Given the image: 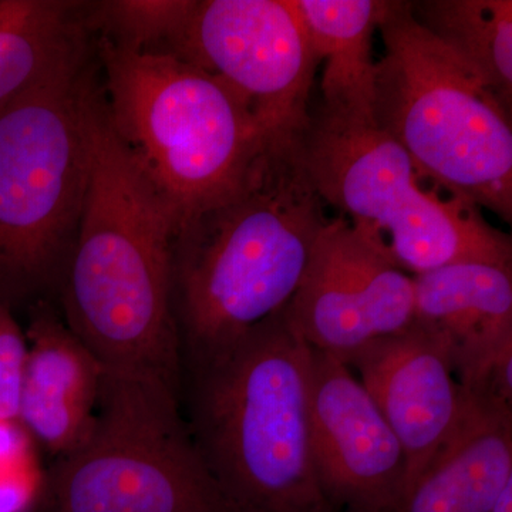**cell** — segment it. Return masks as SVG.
<instances>
[{
	"label": "cell",
	"mask_w": 512,
	"mask_h": 512,
	"mask_svg": "<svg viewBox=\"0 0 512 512\" xmlns=\"http://www.w3.org/2000/svg\"><path fill=\"white\" fill-rule=\"evenodd\" d=\"M86 117L89 175L59 284L62 318L104 369L183 394L173 215L114 136L96 84Z\"/></svg>",
	"instance_id": "1"
},
{
	"label": "cell",
	"mask_w": 512,
	"mask_h": 512,
	"mask_svg": "<svg viewBox=\"0 0 512 512\" xmlns=\"http://www.w3.org/2000/svg\"><path fill=\"white\" fill-rule=\"evenodd\" d=\"M302 134L268 141L241 184L175 231L174 312L183 376L292 301L326 204Z\"/></svg>",
	"instance_id": "2"
},
{
	"label": "cell",
	"mask_w": 512,
	"mask_h": 512,
	"mask_svg": "<svg viewBox=\"0 0 512 512\" xmlns=\"http://www.w3.org/2000/svg\"><path fill=\"white\" fill-rule=\"evenodd\" d=\"M308 360L284 308L184 373L192 440L238 512H335L313 463Z\"/></svg>",
	"instance_id": "3"
},
{
	"label": "cell",
	"mask_w": 512,
	"mask_h": 512,
	"mask_svg": "<svg viewBox=\"0 0 512 512\" xmlns=\"http://www.w3.org/2000/svg\"><path fill=\"white\" fill-rule=\"evenodd\" d=\"M97 55L111 130L177 228L231 194L271 140L227 84L187 60L104 39Z\"/></svg>",
	"instance_id": "4"
},
{
	"label": "cell",
	"mask_w": 512,
	"mask_h": 512,
	"mask_svg": "<svg viewBox=\"0 0 512 512\" xmlns=\"http://www.w3.org/2000/svg\"><path fill=\"white\" fill-rule=\"evenodd\" d=\"M377 30L376 126L429 183L510 224L511 110L417 22L410 2L386 0Z\"/></svg>",
	"instance_id": "5"
},
{
	"label": "cell",
	"mask_w": 512,
	"mask_h": 512,
	"mask_svg": "<svg viewBox=\"0 0 512 512\" xmlns=\"http://www.w3.org/2000/svg\"><path fill=\"white\" fill-rule=\"evenodd\" d=\"M86 45L0 110V302L15 311L59 288L87 175Z\"/></svg>",
	"instance_id": "6"
},
{
	"label": "cell",
	"mask_w": 512,
	"mask_h": 512,
	"mask_svg": "<svg viewBox=\"0 0 512 512\" xmlns=\"http://www.w3.org/2000/svg\"><path fill=\"white\" fill-rule=\"evenodd\" d=\"M301 144L326 207L406 274L464 262L512 266L510 235L476 205L429 183L372 117L319 107Z\"/></svg>",
	"instance_id": "7"
},
{
	"label": "cell",
	"mask_w": 512,
	"mask_h": 512,
	"mask_svg": "<svg viewBox=\"0 0 512 512\" xmlns=\"http://www.w3.org/2000/svg\"><path fill=\"white\" fill-rule=\"evenodd\" d=\"M157 377L104 369L92 429L43 484L47 512H238Z\"/></svg>",
	"instance_id": "8"
},
{
	"label": "cell",
	"mask_w": 512,
	"mask_h": 512,
	"mask_svg": "<svg viewBox=\"0 0 512 512\" xmlns=\"http://www.w3.org/2000/svg\"><path fill=\"white\" fill-rule=\"evenodd\" d=\"M178 57L227 84L266 137L308 128L319 60L295 0H197Z\"/></svg>",
	"instance_id": "9"
},
{
	"label": "cell",
	"mask_w": 512,
	"mask_h": 512,
	"mask_svg": "<svg viewBox=\"0 0 512 512\" xmlns=\"http://www.w3.org/2000/svg\"><path fill=\"white\" fill-rule=\"evenodd\" d=\"M286 312L311 348L348 362L369 343L412 325L413 276L338 215L320 232Z\"/></svg>",
	"instance_id": "10"
},
{
	"label": "cell",
	"mask_w": 512,
	"mask_h": 512,
	"mask_svg": "<svg viewBox=\"0 0 512 512\" xmlns=\"http://www.w3.org/2000/svg\"><path fill=\"white\" fill-rule=\"evenodd\" d=\"M313 463L335 512H392L404 493L407 461L373 397L338 357L309 346Z\"/></svg>",
	"instance_id": "11"
},
{
	"label": "cell",
	"mask_w": 512,
	"mask_h": 512,
	"mask_svg": "<svg viewBox=\"0 0 512 512\" xmlns=\"http://www.w3.org/2000/svg\"><path fill=\"white\" fill-rule=\"evenodd\" d=\"M413 284V322L443 343L464 390L512 404V266L447 265Z\"/></svg>",
	"instance_id": "12"
},
{
	"label": "cell",
	"mask_w": 512,
	"mask_h": 512,
	"mask_svg": "<svg viewBox=\"0 0 512 512\" xmlns=\"http://www.w3.org/2000/svg\"><path fill=\"white\" fill-rule=\"evenodd\" d=\"M345 363L382 410L403 448L406 493L457 430L470 396L458 382L443 343L414 322L369 343Z\"/></svg>",
	"instance_id": "13"
},
{
	"label": "cell",
	"mask_w": 512,
	"mask_h": 512,
	"mask_svg": "<svg viewBox=\"0 0 512 512\" xmlns=\"http://www.w3.org/2000/svg\"><path fill=\"white\" fill-rule=\"evenodd\" d=\"M18 421L33 443L57 458L89 434L104 366L46 299L29 306Z\"/></svg>",
	"instance_id": "14"
},
{
	"label": "cell",
	"mask_w": 512,
	"mask_h": 512,
	"mask_svg": "<svg viewBox=\"0 0 512 512\" xmlns=\"http://www.w3.org/2000/svg\"><path fill=\"white\" fill-rule=\"evenodd\" d=\"M468 396L457 430L392 512H490L512 483V404Z\"/></svg>",
	"instance_id": "15"
},
{
	"label": "cell",
	"mask_w": 512,
	"mask_h": 512,
	"mask_svg": "<svg viewBox=\"0 0 512 512\" xmlns=\"http://www.w3.org/2000/svg\"><path fill=\"white\" fill-rule=\"evenodd\" d=\"M295 5L313 52L319 63L325 62L320 107L372 117L377 64L373 40L386 0H295Z\"/></svg>",
	"instance_id": "16"
},
{
	"label": "cell",
	"mask_w": 512,
	"mask_h": 512,
	"mask_svg": "<svg viewBox=\"0 0 512 512\" xmlns=\"http://www.w3.org/2000/svg\"><path fill=\"white\" fill-rule=\"evenodd\" d=\"M83 5L0 0V110L86 43Z\"/></svg>",
	"instance_id": "17"
},
{
	"label": "cell",
	"mask_w": 512,
	"mask_h": 512,
	"mask_svg": "<svg viewBox=\"0 0 512 512\" xmlns=\"http://www.w3.org/2000/svg\"><path fill=\"white\" fill-rule=\"evenodd\" d=\"M413 16L512 109L511 0H420Z\"/></svg>",
	"instance_id": "18"
},
{
	"label": "cell",
	"mask_w": 512,
	"mask_h": 512,
	"mask_svg": "<svg viewBox=\"0 0 512 512\" xmlns=\"http://www.w3.org/2000/svg\"><path fill=\"white\" fill-rule=\"evenodd\" d=\"M197 0H106L84 3V28L121 49L180 55Z\"/></svg>",
	"instance_id": "19"
},
{
	"label": "cell",
	"mask_w": 512,
	"mask_h": 512,
	"mask_svg": "<svg viewBox=\"0 0 512 512\" xmlns=\"http://www.w3.org/2000/svg\"><path fill=\"white\" fill-rule=\"evenodd\" d=\"M28 342L15 311L0 302V419L18 421Z\"/></svg>",
	"instance_id": "20"
},
{
	"label": "cell",
	"mask_w": 512,
	"mask_h": 512,
	"mask_svg": "<svg viewBox=\"0 0 512 512\" xmlns=\"http://www.w3.org/2000/svg\"><path fill=\"white\" fill-rule=\"evenodd\" d=\"M33 440L19 421L0 419V484L43 483Z\"/></svg>",
	"instance_id": "21"
},
{
	"label": "cell",
	"mask_w": 512,
	"mask_h": 512,
	"mask_svg": "<svg viewBox=\"0 0 512 512\" xmlns=\"http://www.w3.org/2000/svg\"><path fill=\"white\" fill-rule=\"evenodd\" d=\"M490 512H512V483L505 488Z\"/></svg>",
	"instance_id": "22"
}]
</instances>
